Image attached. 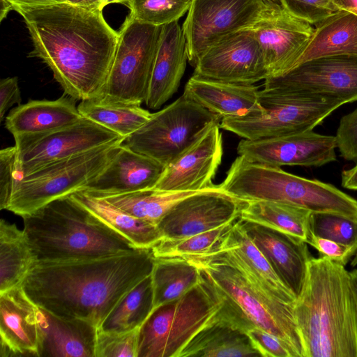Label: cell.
Returning <instances> with one entry per match:
<instances>
[{
  "instance_id": "obj_40",
  "label": "cell",
  "mask_w": 357,
  "mask_h": 357,
  "mask_svg": "<svg viewBox=\"0 0 357 357\" xmlns=\"http://www.w3.org/2000/svg\"><path fill=\"white\" fill-rule=\"evenodd\" d=\"M139 328L124 333L98 329L95 357H137Z\"/></svg>"
},
{
  "instance_id": "obj_23",
  "label": "cell",
  "mask_w": 357,
  "mask_h": 357,
  "mask_svg": "<svg viewBox=\"0 0 357 357\" xmlns=\"http://www.w3.org/2000/svg\"><path fill=\"white\" fill-rule=\"evenodd\" d=\"M165 167L155 160L133 151L123 142L106 167L83 190L103 195L151 190Z\"/></svg>"
},
{
  "instance_id": "obj_14",
  "label": "cell",
  "mask_w": 357,
  "mask_h": 357,
  "mask_svg": "<svg viewBox=\"0 0 357 357\" xmlns=\"http://www.w3.org/2000/svg\"><path fill=\"white\" fill-rule=\"evenodd\" d=\"M264 89L337 100H357V56L333 55L304 61L284 74L264 80Z\"/></svg>"
},
{
  "instance_id": "obj_12",
  "label": "cell",
  "mask_w": 357,
  "mask_h": 357,
  "mask_svg": "<svg viewBox=\"0 0 357 357\" xmlns=\"http://www.w3.org/2000/svg\"><path fill=\"white\" fill-rule=\"evenodd\" d=\"M16 176L20 178L51 163L125 138L93 121H78L47 132L14 137Z\"/></svg>"
},
{
  "instance_id": "obj_41",
  "label": "cell",
  "mask_w": 357,
  "mask_h": 357,
  "mask_svg": "<svg viewBox=\"0 0 357 357\" xmlns=\"http://www.w3.org/2000/svg\"><path fill=\"white\" fill-rule=\"evenodd\" d=\"M282 8L292 16L314 25L337 12L332 0H280Z\"/></svg>"
},
{
  "instance_id": "obj_27",
  "label": "cell",
  "mask_w": 357,
  "mask_h": 357,
  "mask_svg": "<svg viewBox=\"0 0 357 357\" xmlns=\"http://www.w3.org/2000/svg\"><path fill=\"white\" fill-rule=\"evenodd\" d=\"M75 102V99L65 93L54 100H30L9 112L5 127L15 137L73 124L83 117Z\"/></svg>"
},
{
  "instance_id": "obj_7",
  "label": "cell",
  "mask_w": 357,
  "mask_h": 357,
  "mask_svg": "<svg viewBox=\"0 0 357 357\" xmlns=\"http://www.w3.org/2000/svg\"><path fill=\"white\" fill-rule=\"evenodd\" d=\"M221 303L201 276L181 298L154 310L139 328L137 357H178L204 328L219 317Z\"/></svg>"
},
{
  "instance_id": "obj_4",
  "label": "cell",
  "mask_w": 357,
  "mask_h": 357,
  "mask_svg": "<svg viewBox=\"0 0 357 357\" xmlns=\"http://www.w3.org/2000/svg\"><path fill=\"white\" fill-rule=\"evenodd\" d=\"M22 218L36 264L96 259L137 250L70 195Z\"/></svg>"
},
{
  "instance_id": "obj_51",
  "label": "cell",
  "mask_w": 357,
  "mask_h": 357,
  "mask_svg": "<svg viewBox=\"0 0 357 357\" xmlns=\"http://www.w3.org/2000/svg\"><path fill=\"white\" fill-rule=\"evenodd\" d=\"M11 10H13V6L9 1L0 0V21L6 18Z\"/></svg>"
},
{
  "instance_id": "obj_9",
  "label": "cell",
  "mask_w": 357,
  "mask_h": 357,
  "mask_svg": "<svg viewBox=\"0 0 357 357\" xmlns=\"http://www.w3.org/2000/svg\"><path fill=\"white\" fill-rule=\"evenodd\" d=\"M259 100L262 113L222 118L220 128L249 140L313 130L343 105L339 100L321 96L264 89L259 91Z\"/></svg>"
},
{
  "instance_id": "obj_55",
  "label": "cell",
  "mask_w": 357,
  "mask_h": 357,
  "mask_svg": "<svg viewBox=\"0 0 357 357\" xmlns=\"http://www.w3.org/2000/svg\"><path fill=\"white\" fill-rule=\"evenodd\" d=\"M351 266L355 267L357 266V251L351 260Z\"/></svg>"
},
{
  "instance_id": "obj_6",
  "label": "cell",
  "mask_w": 357,
  "mask_h": 357,
  "mask_svg": "<svg viewBox=\"0 0 357 357\" xmlns=\"http://www.w3.org/2000/svg\"><path fill=\"white\" fill-rule=\"evenodd\" d=\"M219 185L223 192L245 202H279L312 213L335 214L357 220V200L332 184L253 162L242 155L234 160Z\"/></svg>"
},
{
  "instance_id": "obj_22",
  "label": "cell",
  "mask_w": 357,
  "mask_h": 357,
  "mask_svg": "<svg viewBox=\"0 0 357 357\" xmlns=\"http://www.w3.org/2000/svg\"><path fill=\"white\" fill-rule=\"evenodd\" d=\"M239 220L273 271L297 297L303 287L307 262L312 257L307 243L268 227Z\"/></svg>"
},
{
  "instance_id": "obj_47",
  "label": "cell",
  "mask_w": 357,
  "mask_h": 357,
  "mask_svg": "<svg viewBox=\"0 0 357 357\" xmlns=\"http://www.w3.org/2000/svg\"><path fill=\"white\" fill-rule=\"evenodd\" d=\"M342 186L344 188L357 190V163L351 168L341 173Z\"/></svg>"
},
{
  "instance_id": "obj_19",
  "label": "cell",
  "mask_w": 357,
  "mask_h": 357,
  "mask_svg": "<svg viewBox=\"0 0 357 357\" xmlns=\"http://www.w3.org/2000/svg\"><path fill=\"white\" fill-rule=\"evenodd\" d=\"M251 29L262 51L268 78L280 76L294 67L314 29L284 8L269 7Z\"/></svg>"
},
{
  "instance_id": "obj_34",
  "label": "cell",
  "mask_w": 357,
  "mask_h": 357,
  "mask_svg": "<svg viewBox=\"0 0 357 357\" xmlns=\"http://www.w3.org/2000/svg\"><path fill=\"white\" fill-rule=\"evenodd\" d=\"M77 109L83 117L125 139L142 127L152 115L140 105L112 101L101 96L82 100Z\"/></svg>"
},
{
  "instance_id": "obj_11",
  "label": "cell",
  "mask_w": 357,
  "mask_h": 357,
  "mask_svg": "<svg viewBox=\"0 0 357 357\" xmlns=\"http://www.w3.org/2000/svg\"><path fill=\"white\" fill-rule=\"evenodd\" d=\"M162 26L143 24L130 14L119 32L115 55L101 97L140 105L149 89Z\"/></svg>"
},
{
  "instance_id": "obj_1",
  "label": "cell",
  "mask_w": 357,
  "mask_h": 357,
  "mask_svg": "<svg viewBox=\"0 0 357 357\" xmlns=\"http://www.w3.org/2000/svg\"><path fill=\"white\" fill-rule=\"evenodd\" d=\"M13 10L30 34L29 56L50 68L65 94L81 101L102 95L119 40L102 10L67 2Z\"/></svg>"
},
{
  "instance_id": "obj_39",
  "label": "cell",
  "mask_w": 357,
  "mask_h": 357,
  "mask_svg": "<svg viewBox=\"0 0 357 357\" xmlns=\"http://www.w3.org/2000/svg\"><path fill=\"white\" fill-rule=\"evenodd\" d=\"M312 232L345 245H357V220L330 213H312Z\"/></svg>"
},
{
  "instance_id": "obj_33",
  "label": "cell",
  "mask_w": 357,
  "mask_h": 357,
  "mask_svg": "<svg viewBox=\"0 0 357 357\" xmlns=\"http://www.w3.org/2000/svg\"><path fill=\"white\" fill-rule=\"evenodd\" d=\"M151 280L153 311L183 296L200 282L201 275L199 268L183 257H154Z\"/></svg>"
},
{
  "instance_id": "obj_31",
  "label": "cell",
  "mask_w": 357,
  "mask_h": 357,
  "mask_svg": "<svg viewBox=\"0 0 357 357\" xmlns=\"http://www.w3.org/2000/svg\"><path fill=\"white\" fill-rule=\"evenodd\" d=\"M312 213L305 208L279 202L248 201L240 218L278 230L307 243Z\"/></svg>"
},
{
  "instance_id": "obj_20",
  "label": "cell",
  "mask_w": 357,
  "mask_h": 357,
  "mask_svg": "<svg viewBox=\"0 0 357 357\" xmlns=\"http://www.w3.org/2000/svg\"><path fill=\"white\" fill-rule=\"evenodd\" d=\"M39 314L22 285L0 294L1 357H41Z\"/></svg>"
},
{
  "instance_id": "obj_46",
  "label": "cell",
  "mask_w": 357,
  "mask_h": 357,
  "mask_svg": "<svg viewBox=\"0 0 357 357\" xmlns=\"http://www.w3.org/2000/svg\"><path fill=\"white\" fill-rule=\"evenodd\" d=\"M21 92L17 77H10L0 81V121L14 104L21 105Z\"/></svg>"
},
{
  "instance_id": "obj_13",
  "label": "cell",
  "mask_w": 357,
  "mask_h": 357,
  "mask_svg": "<svg viewBox=\"0 0 357 357\" xmlns=\"http://www.w3.org/2000/svg\"><path fill=\"white\" fill-rule=\"evenodd\" d=\"M267 7L263 0H192L182 26L189 63L195 67L211 46L250 28Z\"/></svg>"
},
{
  "instance_id": "obj_24",
  "label": "cell",
  "mask_w": 357,
  "mask_h": 357,
  "mask_svg": "<svg viewBox=\"0 0 357 357\" xmlns=\"http://www.w3.org/2000/svg\"><path fill=\"white\" fill-rule=\"evenodd\" d=\"M188 59L185 38L178 21L162 26L146 105L160 108L177 91Z\"/></svg>"
},
{
  "instance_id": "obj_52",
  "label": "cell",
  "mask_w": 357,
  "mask_h": 357,
  "mask_svg": "<svg viewBox=\"0 0 357 357\" xmlns=\"http://www.w3.org/2000/svg\"><path fill=\"white\" fill-rule=\"evenodd\" d=\"M263 1L269 8H283L280 0H263Z\"/></svg>"
},
{
  "instance_id": "obj_30",
  "label": "cell",
  "mask_w": 357,
  "mask_h": 357,
  "mask_svg": "<svg viewBox=\"0 0 357 357\" xmlns=\"http://www.w3.org/2000/svg\"><path fill=\"white\" fill-rule=\"evenodd\" d=\"M261 356L248 335L218 317L201 330L178 357Z\"/></svg>"
},
{
  "instance_id": "obj_10",
  "label": "cell",
  "mask_w": 357,
  "mask_h": 357,
  "mask_svg": "<svg viewBox=\"0 0 357 357\" xmlns=\"http://www.w3.org/2000/svg\"><path fill=\"white\" fill-rule=\"evenodd\" d=\"M222 118L184 93L150 119L124 143L133 151L167 166Z\"/></svg>"
},
{
  "instance_id": "obj_29",
  "label": "cell",
  "mask_w": 357,
  "mask_h": 357,
  "mask_svg": "<svg viewBox=\"0 0 357 357\" xmlns=\"http://www.w3.org/2000/svg\"><path fill=\"white\" fill-rule=\"evenodd\" d=\"M70 195L136 249H151L163 239L156 225L132 216L101 197L85 190H79Z\"/></svg>"
},
{
  "instance_id": "obj_28",
  "label": "cell",
  "mask_w": 357,
  "mask_h": 357,
  "mask_svg": "<svg viewBox=\"0 0 357 357\" xmlns=\"http://www.w3.org/2000/svg\"><path fill=\"white\" fill-rule=\"evenodd\" d=\"M333 55L357 56V15L337 10L315 24L294 67L310 59Z\"/></svg>"
},
{
  "instance_id": "obj_5",
  "label": "cell",
  "mask_w": 357,
  "mask_h": 357,
  "mask_svg": "<svg viewBox=\"0 0 357 357\" xmlns=\"http://www.w3.org/2000/svg\"><path fill=\"white\" fill-rule=\"evenodd\" d=\"M195 265L221 303L219 317L247 333L262 329L277 337L293 357H304L294 304L262 291L238 268L213 255L181 257Z\"/></svg>"
},
{
  "instance_id": "obj_43",
  "label": "cell",
  "mask_w": 357,
  "mask_h": 357,
  "mask_svg": "<svg viewBox=\"0 0 357 357\" xmlns=\"http://www.w3.org/2000/svg\"><path fill=\"white\" fill-rule=\"evenodd\" d=\"M16 148L0 151V209L6 210L13 191L16 176Z\"/></svg>"
},
{
  "instance_id": "obj_25",
  "label": "cell",
  "mask_w": 357,
  "mask_h": 357,
  "mask_svg": "<svg viewBox=\"0 0 357 357\" xmlns=\"http://www.w3.org/2000/svg\"><path fill=\"white\" fill-rule=\"evenodd\" d=\"M259 91L254 84L222 82L193 75L186 83L183 93L222 119L262 113Z\"/></svg>"
},
{
  "instance_id": "obj_42",
  "label": "cell",
  "mask_w": 357,
  "mask_h": 357,
  "mask_svg": "<svg viewBox=\"0 0 357 357\" xmlns=\"http://www.w3.org/2000/svg\"><path fill=\"white\" fill-rule=\"evenodd\" d=\"M335 139L342 158L357 160V108L341 118Z\"/></svg>"
},
{
  "instance_id": "obj_8",
  "label": "cell",
  "mask_w": 357,
  "mask_h": 357,
  "mask_svg": "<svg viewBox=\"0 0 357 357\" xmlns=\"http://www.w3.org/2000/svg\"><path fill=\"white\" fill-rule=\"evenodd\" d=\"M123 142L100 146L15 178L6 210L22 218L54 200L85 190L109 164Z\"/></svg>"
},
{
  "instance_id": "obj_21",
  "label": "cell",
  "mask_w": 357,
  "mask_h": 357,
  "mask_svg": "<svg viewBox=\"0 0 357 357\" xmlns=\"http://www.w3.org/2000/svg\"><path fill=\"white\" fill-rule=\"evenodd\" d=\"M239 218L211 249L203 254L222 257L238 268L267 294L282 302L294 304L296 296L280 279L248 236Z\"/></svg>"
},
{
  "instance_id": "obj_56",
  "label": "cell",
  "mask_w": 357,
  "mask_h": 357,
  "mask_svg": "<svg viewBox=\"0 0 357 357\" xmlns=\"http://www.w3.org/2000/svg\"><path fill=\"white\" fill-rule=\"evenodd\" d=\"M353 271L357 275V268L354 269Z\"/></svg>"
},
{
  "instance_id": "obj_44",
  "label": "cell",
  "mask_w": 357,
  "mask_h": 357,
  "mask_svg": "<svg viewBox=\"0 0 357 357\" xmlns=\"http://www.w3.org/2000/svg\"><path fill=\"white\" fill-rule=\"evenodd\" d=\"M307 244L318 251L320 257H326L346 266L357 251V245H345L311 234Z\"/></svg>"
},
{
  "instance_id": "obj_32",
  "label": "cell",
  "mask_w": 357,
  "mask_h": 357,
  "mask_svg": "<svg viewBox=\"0 0 357 357\" xmlns=\"http://www.w3.org/2000/svg\"><path fill=\"white\" fill-rule=\"evenodd\" d=\"M36 264L25 232L0 220V294L22 285Z\"/></svg>"
},
{
  "instance_id": "obj_2",
  "label": "cell",
  "mask_w": 357,
  "mask_h": 357,
  "mask_svg": "<svg viewBox=\"0 0 357 357\" xmlns=\"http://www.w3.org/2000/svg\"><path fill=\"white\" fill-rule=\"evenodd\" d=\"M151 249L91 259L36 264L22 284L41 309L98 329L121 299L151 274Z\"/></svg>"
},
{
  "instance_id": "obj_37",
  "label": "cell",
  "mask_w": 357,
  "mask_h": 357,
  "mask_svg": "<svg viewBox=\"0 0 357 357\" xmlns=\"http://www.w3.org/2000/svg\"><path fill=\"white\" fill-rule=\"evenodd\" d=\"M236 221L181 238H164L151 248L153 255L154 257H172L205 253L219 241Z\"/></svg>"
},
{
  "instance_id": "obj_26",
  "label": "cell",
  "mask_w": 357,
  "mask_h": 357,
  "mask_svg": "<svg viewBox=\"0 0 357 357\" xmlns=\"http://www.w3.org/2000/svg\"><path fill=\"white\" fill-rule=\"evenodd\" d=\"M41 356L95 357L97 328L80 319L57 317L40 307Z\"/></svg>"
},
{
  "instance_id": "obj_50",
  "label": "cell",
  "mask_w": 357,
  "mask_h": 357,
  "mask_svg": "<svg viewBox=\"0 0 357 357\" xmlns=\"http://www.w3.org/2000/svg\"><path fill=\"white\" fill-rule=\"evenodd\" d=\"M103 0H65V2L89 9H101Z\"/></svg>"
},
{
  "instance_id": "obj_15",
  "label": "cell",
  "mask_w": 357,
  "mask_h": 357,
  "mask_svg": "<svg viewBox=\"0 0 357 357\" xmlns=\"http://www.w3.org/2000/svg\"><path fill=\"white\" fill-rule=\"evenodd\" d=\"M193 75L245 84H254L268 77L251 27L231 33L211 46L199 59Z\"/></svg>"
},
{
  "instance_id": "obj_17",
  "label": "cell",
  "mask_w": 357,
  "mask_h": 357,
  "mask_svg": "<svg viewBox=\"0 0 357 357\" xmlns=\"http://www.w3.org/2000/svg\"><path fill=\"white\" fill-rule=\"evenodd\" d=\"M335 136L313 130L249 140L243 139L237 153L247 160L263 165L321 167L336 160Z\"/></svg>"
},
{
  "instance_id": "obj_45",
  "label": "cell",
  "mask_w": 357,
  "mask_h": 357,
  "mask_svg": "<svg viewBox=\"0 0 357 357\" xmlns=\"http://www.w3.org/2000/svg\"><path fill=\"white\" fill-rule=\"evenodd\" d=\"M254 347L263 357H293L288 347L275 335L260 328L247 332Z\"/></svg>"
},
{
  "instance_id": "obj_38",
  "label": "cell",
  "mask_w": 357,
  "mask_h": 357,
  "mask_svg": "<svg viewBox=\"0 0 357 357\" xmlns=\"http://www.w3.org/2000/svg\"><path fill=\"white\" fill-rule=\"evenodd\" d=\"M192 0H130L126 5L138 22L163 26L178 21L188 12Z\"/></svg>"
},
{
  "instance_id": "obj_36",
  "label": "cell",
  "mask_w": 357,
  "mask_h": 357,
  "mask_svg": "<svg viewBox=\"0 0 357 357\" xmlns=\"http://www.w3.org/2000/svg\"><path fill=\"white\" fill-rule=\"evenodd\" d=\"M153 309V291L151 274L121 299L98 330L124 333L139 328Z\"/></svg>"
},
{
  "instance_id": "obj_53",
  "label": "cell",
  "mask_w": 357,
  "mask_h": 357,
  "mask_svg": "<svg viewBox=\"0 0 357 357\" xmlns=\"http://www.w3.org/2000/svg\"><path fill=\"white\" fill-rule=\"evenodd\" d=\"M350 273L351 276L352 286L357 307V275L353 271H351Z\"/></svg>"
},
{
  "instance_id": "obj_18",
  "label": "cell",
  "mask_w": 357,
  "mask_h": 357,
  "mask_svg": "<svg viewBox=\"0 0 357 357\" xmlns=\"http://www.w3.org/2000/svg\"><path fill=\"white\" fill-rule=\"evenodd\" d=\"M220 128V123L212 125L191 147L166 166L153 189L195 192L220 188V185L213 183L223 155Z\"/></svg>"
},
{
  "instance_id": "obj_35",
  "label": "cell",
  "mask_w": 357,
  "mask_h": 357,
  "mask_svg": "<svg viewBox=\"0 0 357 357\" xmlns=\"http://www.w3.org/2000/svg\"><path fill=\"white\" fill-rule=\"evenodd\" d=\"M199 192L201 191L167 192L151 189L121 194H90L105 199L132 216L157 225L174 205Z\"/></svg>"
},
{
  "instance_id": "obj_54",
  "label": "cell",
  "mask_w": 357,
  "mask_h": 357,
  "mask_svg": "<svg viewBox=\"0 0 357 357\" xmlns=\"http://www.w3.org/2000/svg\"><path fill=\"white\" fill-rule=\"evenodd\" d=\"M130 0H103L102 3V8L107 6L109 3H119L126 5Z\"/></svg>"
},
{
  "instance_id": "obj_49",
  "label": "cell",
  "mask_w": 357,
  "mask_h": 357,
  "mask_svg": "<svg viewBox=\"0 0 357 357\" xmlns=\"http://www.w3.org/2000/svg\"><path fill=\"white\" fill-rule=\"evenodd\" d=\"M338 10H344L357 15V0H332Z\"/></svg>"
},
{
  "instance_id": "obj_48",
  "label": "cell",
  "mask_w": 357,
  "mask_h": 357,
  "mask_svg": "<svg viewBox=\"0 0 357 357\" xmlns=\"http://www.w3.org/2000/svg\"><path fill=\"white\" fill-rule=\"evenodd\" d=\"M13 6H40L65 2V0H8Z\"/></svg>"
},
{
  "instance_id": "obj_16",
  "label": "cell",
  "mask_w": 357,
  "mask_h": 357,
  "mask_svg": "<svg viewBox=\"0 0 357 357\" xmlns=\"http://www.w3.org/2000/svg\"><path fill=\"white\" fill-rule=\"evenodd\" d=\"M247 202L218 189L201 191L180 200L157 226L163 239H178L236 221Z\"/></svg>"
},
{
  "instance_id": "obj_3",
  "label": "cell",
  "mask_w": 357,
  "mask_h": 357,
  "mask_svg": "<svg viewBox=\"0 0 357 357\" xmlns=\"http://www.w3.org/2000/svg\"><path fill=\"white\" fill-rule=\"evenodd\" d=\"M294 314L304 357H357V307L345 266L312 257Z\"/></svg>"
}]
</instances>
